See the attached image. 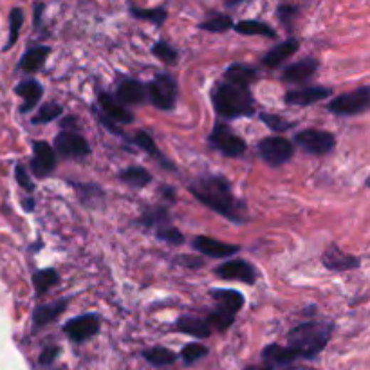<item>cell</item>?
Here are the masks:
<instances>
[{
  "label": "cell",
  "instance_id": "obj_14",
  "mask_svg": "<svg viewBox=\"0 0 370 370\" xmlns=\"http://www.w3.org/2000/svg\"><path fill=\"white\" fill-rule=\"evenodd\" d=\"M332 90L329 87H304V89L298 90H291V92L285 94V103L289 105H300V107H307L312 105V103H318L325 97L331 96Z\"/></svg>",
  "mask_w": 370,
  "mask_h": 370
},
{
  "label": "cell",
  "instance_id": "obj_20",
  "mask_svg": "<svg viewBox=\"0 0 370 370\" xmlns=\"http://www.w3.org/2000/svg\"><path fill=\"white\" fill-rule=\"evenodd\" d=\"M300 356L296 354L295 349H291L289 345H278V343H271L262 351V359L264 363H269L273 366H284L291 365L295 359H298Z\"/></svg>",
  "mask_w": 370,
  "mask_h": 370
},
{
  "label": "cell",
  "instance_id": "obj_23",
  "mask_svg": "<svg viewBox=\"0 0 370 370\" xmlns=\"http://www.w3.org/2000/svg\"><path fill=\"white\" fill-rule=\"evenodd\" d=\"M67 304H69V300L62 298V300L53 302V304L38 305V307L35 309V312H33V324H35V327H43V325L55 322V319L65 311Z\"/></svg>",
  "mask_w": 370,
  "mask_h": 370
},
{
  "label": "cell",
  "instance_id": "obj_44",
  "mask_svg": "<svg viewBox=\"0 0 370 370\" xmlns=\"http://www.w3.org/2000/svg\"><path fill=\"white\" fill-rule=\"evenodd\" d=\"M296 15H298V8H295V6H280L278 8V18L282 20L285 28H291Z\"/></svg>",
  "mask_w": 370,
  "mask_h": 370
},
{
  "label": "cell",
  "instance_id": "obj_36",
  "mask_svg": "<svg viewBox=\"0 0 370 370\" xmlns=\"http://www.w3.org/2000/svg\"><path fill=\"white\" fill-rule=\"evenodd\" d=\"M132 16L141 20H148L152 22L154 26H161V23L166 20V11L163 8H154V9H139V8H130Z\"/></svg>",
  "mask_w": 370,
  "mask_h": 370
},
{
  "label": "cell",
  "instance_id": "obj_43",
  "mask_svg": "<svg viewBox=\"0 0 370 370\" xmlns=\"http://www.w3.org/2000/svg\"><path fill=\"white\" fill-rule=\"evenodd\" d=\"M15 177H16V181H18V184L23 188V190H28V191L35 190V184H33V181H31V177H29L28 170H26L22 164H16V166H15Z\"/></svg>",
  "mask_w": 370,
  "mask_h": 370
},
{
  "label": "cell",
  "instance_id": "obj_13",
  "mask_svg": "<svg viewBox=\"0 0 370 370\" xmlns=\"http://www.w3.org/2000/svg\"><path fill=\"white\" fill-rule=\"evenodd\" d=\"M191 245H194L195 250L199 251V253L206 255V257H211V258L233 257L235 253L240 251L238 245L215 240V238H211V237H195L194 242H191Z\"/></svg>",
  "mask_w": 370,
  "mask_h": 370
},
{
  "label": "cell",
  "instance_id": "obj_2",
  "mask_svg": "<svg viewBox=\"0 0 370 370\" xmlns=\"http://www.w3.org/2000/svg\"><path fill=\"white\" fill-rule=\"evenodd\" d=\"M213 107L218 116L235 120V117L253 116L257 112L253 94L248 85H238L233 82H221L211 92Z\"/></svg>",
  "mask_w": 370,
  "mask_h": 370
},
{
  "label": "cell",
  "instance_id": "obj_17",
  "mask_svg": "<svg viewBox=\"0 0 370 370\" xmlns=\"http://www.w3.org/2000/svg\"><path fill=\"white\" fill-rule=\"evenodd\" d=\"M116 97L123 105H139L148 97V87L137 80H125L117 87Z\"/></svg>",
  "mask_w": 370,
  "mask_h": 370
},
{
  "label": "cell",
  "instance_id": "obj_11",
  "mask_svg": "<svg viewBox=\"0 0 370 370\" xmlns=\"http://www.w3.org/2000/svg\"><path fill=\"white\" fill-rule=\"evenodd\" d=\"M215 275L224 280H238L244 284H255L257 282V271L253 265L245 260H228L215 268Z\"/></svg>",
  "mask_w": 370,
  "mask_h": 370
},
{
  "label": "cell",
  "instance_id": "obj_15",
  "mask_svg": "<svg viewBox=\"0 0 370 370\" xmlns=\"http://www.w3.org/2000/svg\"><path fill=\"white\" fill-rule=\"evenodd\" d=\"M322 262L329 271H351V269L359 268V258L354 255L343 253L338 245H329L322 257Z\"/></svg>",
  "mask_w": 370,
  "mask_h": 370
},
{
  "label": "cell",
  "instance_id": "obj_12",
  "mask_svg": "<svg viewBox=\"0 0 370 370\" xmlns=\"http://www.w3.org/2000/svg\"><path fill=\"white\" fill-rule=\"evenodd\" d=\"M33 161L31 170L36 177L49 176L56 166V150L47 144L46 141H35L33 143Z\"/></svg>",
  "mask_w": 370,
  "mask_h": 370
},
{
  "label": "cell",
  "instance_id": "obj_48",
  "mask_svg": "<svg viewBox=\"0 0 370 370\" xmlns=\"http://www.w3.org/2000/svg\"><path fill=\"white\" fill-rule=\"evenodd\" d=\"M74 125H76V117H67L65 121H62V127L65 130H69V129L76 130V129H78V127H74Z\"/></svg>",
  "mask_w": 370,
  "mask_h": 370
},
{
  "label": "cell",
  "instance_id": "obj_42",
  "mask_svg": "<svg viewBox=\"0 0 370 370\" xmlns=\"http://www.w3.org/2000/svg\"><path fill=\"white\" fill-rule=\"evenodd\" d=\"M260 120L264 121L269 129L278 130V132H282V130H289L292 125H295V123H291V121L282 120L280 116H275V114H260Z\"/></svg>",
  "mask_w": 370,
  "mask_h": 370
},
{
  "label": "cell",
  "instance_id": "obj_27",
  "mask_svg": "<svg viewBox=\"0 0 370 370\" xmlns=\"http://www.w3.org/2000/svg\"><path fill=\"white\" fill-rule=\"evenodd\" d=\"M224 76H226L228 82L250 87V83L257 78V69L251 65H245V63H233V65L228 67Z\"/></svg>",
  "mask_w": 370,
  "mask_h": 370
},
{
  "label": "cell",
  "instance_id": "obj_16",
  "mask_svg": "<svg viewBox=\"0 0 370 370\" xmlns=\"http://www.w3.org/2000/svg\"><path fill=\"white\" fill-rule=\"evenodd\" d=\"M318 67L319 62L316 58H304L284 70V80L287 83H305L318 73Z\"/></svg>",
  "mask_w": 370,
  "mask_h": 370
},
{
  "label": "cell",
  "instance_id": "obj_18",
  "mask_svg": "<svg viewBox=\"0 0 370 370\" xmlns=\"http://www.w3.org/2000/svg\"><path fill=\"white\" fill-rule=\"evenodd\" d=\"M176 329L179 332H184L188 336H194V338H210L211 334V324L208 319L199 318V316L191 314H183L176 322Z\"/></svg>",
  "mask_w": 370,
  "mask_h": 370
},
{
  "label": "cell",
  "instance_id": "obj_3",
  "mask_svg": "<svg viewBox=\"0 0 370 370\" xmlns=\"http://www.w3.org/2000/svg\"><path fill=\"white\" fill-rule=\"evenodd\" d=\"M332 336L331 322H305L287 332V345L304 359H312L324 351Z\"/></svg>",
  "mask_w": 370,
  "mask_h": 370
},
{
  "label": "cell",
  "instance_id": "obj_26",
  "mask_svg": "<svg viewBox=\"0 0 370 370\" xmlns=\"http://www.w3.org/2000/svg\"><path fill=\"white\" fill-rule=\"evenodd\" d=\"M49 53H51V49H49L47 46L33 47V49H29V51L23 55V58L20 60L18 67L23 70V73H36V70L46 63Z\"/></svg>",
  "mask_w": 370,
  "mask_h": 370
},
{
  "label": "cell",
  "instance_id": "obj_45",
  "mask_svg": "<svg viewBox=\"0 0 370 370\" xmlns=\"http://www.w3.org/2000/svg\"><path fill=\"white\" fill-rule=\"evenodd\" d=\"M58 354H60V347H56V345H47V347L42 351V354H40L38 363L43 366L53 365V361L58 358Z\"/></svg>",
  "mask_w": 370,
  "mask_h": 370
},
{
  "label": "cell",
  "instance_id": "obj_33",
  "mask_svg": "<svg viewBox=\"0 0 370 370\" xmlns=\"http://www.w3.org/2000/svg\"><path fill=\"white\" fill-rule=\"evenodd\" d=\"M58 280L60 275L56 273L55 269H40V271H36L33 275V285H35V291L38 295H43V292L49 291L53 285L58 284Z\"/></svg>",
  "mask_w": 370,
  "mask_h": 370
},
{
  "label": "cell",
  "instance_id": "obj_46",
  "mask_svg": "<svg viewBox=\"0 0 370 370\" xmlns=\"http://www.w3.org/2000/svg\"><path fill=\"white\" fill-rule=\"evenodd\" d=\"M97 121H100V123H102V125L105 127V129L109 130V132L116 134V136H123V130H121L120 127H117V121H114L112 117L107 116L105 112L97 114Z\"/></svg>",
  "mask_w": 370,
  "mask_h": 370
},
{
  "label": "cell",
  "instance_id": "obj_37",
  "mask_svg": "<svg viewBox=\"0 0 370 370\" xmlns=\"http://www.w3.org/2000/svg\"><path fill=\"white\" fill-rule=\"evenodd\" d=\"M208 322H210L213 329L224 332L226 329H230L231 325H233L235 314H231V312H226V311H221V309H215V311H211V314L208 316Z\"/></svg>",
  "mask_w": 370,
  "mask_h": 370
},
{
  "label": "cell",
  "instance_id": "obj_8",
  "mask_svg": "<svg viewBox=\"0 0 370 370\" xmlns=\"http://www.w3.org/2000/svg\"><path fill=\"white\" fill-rule=\"evenodd\" d=\"M258 152H260L262 159H264L265 163L271 164V166H282V164L287 163L292 157L295 147H292L291 141H287L285 137H264V139L260 141V144H258Z\"/></svg>",
  "mask_w": 370,
  "mask_h": 370
},
{
  "label": "cell",
  "instance_id": "obj_25",
  "mask_svg": "<svg viewBox=\"0 0 370 370\" xmlns=\"http://www.w3.org/2000/svg\"><path fill=\"white\" fill-rule=\"evenodd\" d=\"M132 143H136L137 147L143 148L144 152L150 154V157H154V159L159 161L164 168H168V170H176V166H174V164H171L170 161L163 156V154H161L159 148L156 147V141L152 139V136H150L148 132H144V130H137L136 136H134V139H132Z\"/></svg>",
  "mask_w": 370,
  "mask_h": 370
},
{
  "label": "cell",
  "instance_id": "obj_28",
  "mask_svg": "<svg viewBox=\"0 0 370 370\" xmlns=\"http://www.w3.org/2000/svg\"><path fill=\"white\" fill-rule=\"evenodd\" d=\"M235 31L240 33V35H260V36H268V38H277V33L271 26H268L265 22H258V20H242L238 22L237 26H233Z\"/></svg>",
  "mask_w": 370,
  "mask_h": 370
},
{
  "label": "cell",
  "instance_id": "obj_50",
  "mask_svg": "<svg viewBox=\"0 0 370 370\" xmlns=\"http://www.w3.org/2000/svg\"><path fill=\"white\" fill-rule=\"evenodd\" d=\"M23 208H26L28 211H33L35 210V201H33L31 197H28V199L23 201Z\"/></svg>",
  "mask_w": 370,
  "mask_h": 370
},
{
  "label": "cell",
  "instance_id": "obj_31",
  "mask_svg": "<svg viewBox=\"0 0 370 370\" xmlns=\"http://www.w3.org/2000/svg\"><path fill=\"white\" fill-rule=\"evenodd\" d=\"M139 222L147 228H161L164 226V224H170V213H168L166 208L163 206L148 208V210L141 215Z\"/></svg>",
  "mask_w": 370,
  "mask_h": 370
},
{
  "label": "cell",
  "instance_id": "obj_24",
  "mask_svg": "<svg viewBox=\"0 0 370 370\" xmlns=\"http://www.w3.org/2000/svg\"><path fill=\"white\" fill-rule=\"evenodd\" d=\"M15 92L23 97V105L20 107V112L26 114L31 109H35V105L40 102V97H42L43 89L36 80H23V82H20L16 85Z\"/></svg>",
  "mask_w": 370,
  "mask_h": 370
},
{
  "label": "cell",
  "instance_id": "obj_21",
  "mask_svg": "<svg viewBox=\"0 0 370 370\" xmlns=\"http://www.w3.org/2000/svg\"><path fill=\"white\" fill-rule=\"evenodd\" d=\"M298 47H300V42H298V40H295V38L284 40V42H280L278 46H275L273 49H271V51L264 56L262 63H264L265 67H269V69H275V67L282 65V63H284L289 56L295 55V53L298 51Z\"/></svg>",
  "mask_w": 370,
  "mask_h": 370
},
{
  "label": "cell",
  "instance_id": "obj_47",
  "mask_svg": "<svg viewBox=\"0 0 370 370\" xmlns=\"http://www.w3.org/2000/svg\"><path fill=\"white\" fill-rule=\"evenodd\" d=\"M161 194L164 195V199L166 201H176V190L171 186H163L161 188Z\"/></svg>",
  "mask_w": 370,
  "mask_h": 370
},
{
  "label": "cell",
  "instance_id": "obj_34",
  "mask_svg": "<svg viewBox=\"0 0 370 370\" xmlns=\"http://www.w3.org/2000/svg\"><path fill=\"white\" fill-rule=\"evenodd\" d=\"M201 29L210 33H224L230 28H233V20L230 15H222V13H213L208 16L204 22H201Z\"/></svg>",
  "mask_w": 370,
  "mask_h": 370
},
{
  "label": "cell",
  "instance_id": "obj_6",
  "mask_svg": "<svg viewBox=\"0 0 370 370\" xmlns=\"http://www.w3.org/2000/svg\"><path fill=\"white\" fill-rule=\"evenodd\" d=\"M210 144L228 157H238L245 152V141L224 123H217L208 137Z\"/></svg>",
  "mask_w": 370,
  "mask_h": 370
},
{
  "label": "cell",
  "instance_id": "obj_5",
  "mask_svg": "<svg viewBox=\"0 0 370 370\" xmlns=\"http://www.w3.org/2000/svg\"><path fill=\"white\" fill-rule=\"evenodd\" d=\"M327 109L336 116H358V114L366 112L370 110V85L339 94L329 103Z\"/></svg>",
  "mask_w": 370,
  "mask_h": 370
},
{
  "label": "cell",
  "instance_id": "obj_1",
  "mask_svg": "<svg viewBox=\"0 0 370 370\" xmlns=\"http://www.w3.org/2000/svg\"><path fill=\"white\" fill-rule=\"evenodd\" d=\"M190 191L199 203L221 213L228 221L235 222V224H244L248 221L245 204L238 197H235L230 181L224 179L222 176L197 177L195 181H191Z\"/></svg>",
  "mask_w": 370,
  "mask_h": 370
},
{
  "label": "cell",
  "instance_id": "obj_51",
  "mask_svg": "<svg viewBox=\"0 0 370 370\" xmlns=\"http://www.w3.org/2000/svg\"><path fill=\"white\" fill-rule=\"evenodd\" d=\"M285 370H318V369H312V366H307V365H291Z\"/></svg>",
  "mask_w": 370,
  "mask_h": 370
},
{
  "label": "cell",
  "instance_id": "obj_41",
  "mask_svg": "<svg viewBox=\"0 0 370 370\" xmlns=\"http://www.w3.org/2000/svg\"><path fill=\"white\" fill-rule=\"evenodd\" d=\"M156 235H157V238H159V240L168 242V244H176V245L184 244L183 233H181L177 228L171 226V224H164V226L157 228Z\"/></svg>",
  "mask_w": 370,
  "mask_h": 370
},
{
  "label": "cell",
  "instance_id": "obj_52",
  "mask_svg": "<svg viewBox=\"0 0 370 370\" xmlns=\"http://www.w3.org/2000/svg\"><path fill=\"white\" fill-rule=\"evenodd\" d=\"M240 2H244V0H224V4H226L228 8H235V6H238Z\"/></svg>",
  "mask_w": 370,
  "mask_h": 370
},
{
  "label": "cell",
  "instance_id": "obj_40",
  "mask_svg": "<svg viewBox=\"0 0 370 370\" xmlns=\"http://www.w3.org/2000/svg\"><path fill=\"white\" fill-rule=\"evenodd\" d=\"M152 53L156 58H159L161 62L166 63V65H171V63L177 62V51L166 42H157L156 46L152 47Z\"/></svg>",
  "mask_w": 370,
  "mask_h": 370
},
{
  "label": "cell",
  "instance_id": "obj_39",
  "mask_svg": "<svg viewBox=\"0 0 370 370\" xmlns=\"http://www.w3.org/2000/svg\"><path fill=\"white\" fill-rule=\"evenodd\" d=\"M62 112L63 109L58 105V103H46V105H42V109L38 110V114L33 117V123H35V125H40V123H49V121L56 120Z\"/></svg>",
  "mask_w": 370,
  "mask_h": 370
},
{
  "label": "cell",
  "instance_id": "obj_32",
  "mask_svg": "<svg viewBox=\"0 0 370 370\" xmlns=\"http://www.w3.org/2000/svg\"><path fill=\"white\" fill-rule=\"evenodd\" d=\"M143 358L154 366H166L176 363L177 354L166 347H152L148 349V351H143Z\"/></svg>",
  "mask_w": 370,
  "mask_h": 370
},
{
  "label": "cell",
  "instance_id": "obj_29",
  "mask_svg": "<svg viewBox=\"0 0 370 370\" xmlns=\"http://www.w3.org/2000/svg\"><path fill=\"white\" fill-rule=\"evenodd\" d=\"M120 179L123 181V183L130 184V186L143 188L152 181V176H150V171L144 170L143 166H129L125 168V170L120 171Z\"/></svg>",
  "mask_w": 370,
  "mask_h": 370
},
{
  "label": "cell",
  "instance_id": "obj_38",
  "mask_svg": "<svg viewBox=\"0 0 370 370\" xmlns=\"http://www.w3.org/2000/svg\"><path fill=\"white\" fill-rule=\"evenodd\" d=\"M208 356V347L201 345V343H188L186 347H183L181 351V358L186 365H194L195 361L206 358Z\"/></svg>",
  "mask_w": 370,
  "mask_h": 370
},
{
  "label": "cell",
  "instance_id": "obj_7",
  "mask_svg": "<svg viewBox=\"0 0 370 370\" xmlns=\"http://www.w3.org/2000/svg\"><path fill=\"white\" fill-rule=\"evenodd\" d=\"M295 143L312 156H325L334 148L336 139L331 132L316 129H305L295 136Z\"/></svg>",
  "mask_w": 370,
  "mask_h": 370
},
{
  "label": "cell",
  "instance_id": "obj_35",
  "mask_svg": "<svg viewBox=\"0 0 370 370\" xmlns=\"http://www.w3.org/2000/svg\"><path fill=\"white\" fill-rule=\"evenodd\" d=\"M22 23H23L22 9L20 8L11 9V13H9V40L4 46V51H9V49L16 43V40H18V33L20 29H22Z\"/></svg>",
  "mask_w": 370,
  "mask_h": 370
},
{
  "label": "cell",
  "instance_id": "obj_49",
  "mask_svg": "<svg viewBox=\"0 0 370 370\" xmlns=\"http://www.w3.org/2000/svg\"><path fill=\"white\" fill-rule=\"evenodd\" d=\"M244 370H275V366L269 365V363H264V365H250V366H245Z\"/></svg>",
  "mask_w": 370,
  "mask_h": 370
},
{
  "label": "cell",
  "instance_id": "obj_19",
  "mask_svg": "<svg viewBox=\"0 0 370 370\" xmlns=\"http://www.w3.org/2000/svg\"><path fill=\"white\" fill-rule=\"evenodd\" d=\"M97 103H100L103 112H105L109 117H112L114 121H117V123H132L134 121L132 112H129V110L123 107V103H121L117 97L110 96V94L100 92V96H97Z\"/></svg>",
  "mask_w": 370,
  "mask_h": 370
},
{
  "label": "cell",
  "instance_id": "obj_4",
  "mask_svg": "<svg viewBox=\"0 0 370 370\" xmlns=\"http://www.w3.org/2000/svg\"><path fill=\"white\" fill-rule=\"evenodd\" d=\"M177 94H179V87H177L176 78L168 73L157 74L156 78L148 85V97L150 102L157 107V109L170 112L176 109Z\"/></svg>",
  "mask_w": 370,
  "mask_h": 370
},
{
  "label": "cell",
  "instance_id": "obj_22",
  "mask_svg": "<svg viewBox=\"0 0 370 370\" xmlns=\"http://www.w3.org/2000/svg\"><path fill=\"white\" fill-rule=\"evenodd\" d=\"M210 295L217 302V309L231 312V314H237L244 305V296L235 289H211Z\"/></svg>",
  "mask_w": 370,
  "mask_h": 370
},
{
  "label": "cell",
  "instance_id": "obj_53",
  "mask_svg": "<svg viewBox=\"0 0 370 370\" xmlns=\"http://www.w3.org/2000/svg\"><path fill=\"white\" fill-rule=\"evenodd\" d=\"M366 186L370 188V176H369V179H366Z\"/></svg>",
  "mask_w": 370,
  "mask_h": 370
},
{
  "label": "cell",
  "instance_id": "obj_30",
  "mask_svg": "<svg viewBox=\"0 0 370 370\" xmlns=\"http://www.w3.org/2000/svg\"><path fill=\"white\" fill-rule=\"evenodd\" d=\"M74 188H76V191H78L80 201H82L83 204H87V206H97V204L103 201V197H105L103 190L97 186V184L74 183Z\"/></svg>",
  "mask_w": 370,
  "mask_h": 370
},
{
  "label": "cell",
  "instance_id": "obj_10",
  "mask_svg": "<svg viewBox=\"0 0 370 370\" xmlns=\"http://www.w3.org/2000/svg\"><path fill=\"white\" fill-rule=\"evenodd\" d=\"M102 327V319L100 316L92 314H82L76 316V318L69 319L65 325H63V332L67 334V338L74 343H83L87 339H90L92 336H96Z\"/></svg>",
  "mask_w": 370,
  "mask_h": 370
},
{
  "label": "cell",
  "instance_id": "obj_9",
  "mask_svg": "<svg viewBox=\"0 0 370 370\" xmlns=\"http://www.w3.org/2000/svg\"><path fill=\"white\" fill-rule=\"evenodd\" d=\"M55 150L65 159H85L87 156H90L87 139L74 130H63L55 137Z\"/></svg>",
  "mask_w": 370,
  "mask_h": 370
}]
</instances>
